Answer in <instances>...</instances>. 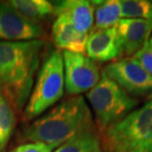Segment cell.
Here are the masks:
<instances>
[{
  "label": "cell",
  "instance_id": "1",
  "mask_svg": "<svg viewBox=\"0 0 152 152\" xmlns=\"http://www.w3.org/2000/svg\"><path fill=\"white\" fill-rule=\"evenodd\" d=\"M44 47L42 39L0 42V92L15 110L26 107Z\"/></svg>",
  "mask_w": 152,
  "mask_h": 152
},
{
  "label": "cell",
  "instance_id": "2",
  "mask_svg": "<svg viewBox=\"0 0 152 152\" xmlns=\"http://www.w3.org/2000/svg\"><path fill=\"white\" fill-rule=\"evenodd\" d=\"M96 129L90 108L82 96H72L41 115L24 129L25 140L59 147L74 136Z\"/></svg>",
  "mask_w": 152,
  "mask_h": 152
},
{
  "label": "cell",
  "instance_id": "3",
  "mask_svg": "<svg viewBox=\"0 0 152 152\" xmlns=\"http://www.w3.org/2000/svg\"><path fill=\"white\" fill-rule=\"evenodd\" d=\"M103 152H152V98L108 127Z\"/></svg>",
  "mask_w": 152,
  "mask_h": 152
},
{
  "label": "cell",
  "instance_id": "4",
  "mask_svg": "<svg viewBox=\"0 0 152 152\" xmlns=\"http://www.w3.org/2000/svg\"><path fill=\"white\" fill-rule=\"evenodd\" d=\"M64 67L60 50L48 56L38 71L37 79L27 102L24 118L33 121L56 104L64 94Z\"/></svg>",
  "mask_w": 152,
  "mask_h": 152
},
{
  "label": "cell",
  "instance_id": "5",
  "mask_svg": "<svg viewBox=\"0 0 152 152\" xmlns=\"http://www.w3.org/2000/svg\"><path fill=\"white\" fill-rule=\"evenodd\" d=\"M87 100L101 132L124 118L138 104L103 71L97 85L87 93Z\"/></svg>",
  "mask_w": 152,
  "mask_h": 152
},
{
  "label": "cell",
  "instance_id": "6",
  "mask_svg": "<svg viewBox=\"0 0 152 152\" xmlns=\"http://www.w3.org/2000/svg\"><path fill=\"white\" fill-rule=\"evenodd\" d=\"M64 87L69 95L80 96L95 87L101 78L98 64L84 53L63 51Z\"/></svg>",
  "mask_w": 152,
  "mask_h": 152
},
{
  "label": "cell",
  "instance_id": "7",
  "mask_svg": "<svg viewBox=\"0 0 152 152\" xmlns=\"http://www.w3.org/2000/svg\"><path fill=\"white\" fill-rule=\"evenodd\" d=\"M102 71L127 94L144 95L152 92V76L133 56L109 63Z\"/></svg>",
  "mask_w": 152,
  "mask_h": 152
},
{
  "label": "cell",
  "instance_id": "8",
  "mask_svg": "<svg viewBox=\"0 0 152 152\" xmlns=\"http://www.w3.org/2000/svg\"><path fill=\"white\" fill-rule=\"evenodd\" d=\"M42 36L39 22L23 16L9 2H0V42L33 41Z\"/></svg>",
  "mask_w": 152,
  "mask_h": 152
},
{
  "label": "cell",
  "instance_id": "9",
  "mask_svg": "<svg viewBox=\"0 0 152 152\" xmlns=\"http://www.w3.org/2000/svg\"><path fill=\"white\" fill-rule=\"evenodd\" d=\"M85 53L95 62L112 61L123 56L117 25L107 29H96L88 35Z\"/></svg>",
  "mask_w": 152,
  "mask_h": 152
},
{
  "label": "cell",
  "instance_id": "10",
  "mask_svg": "<svg viewBox=\"0 0 152 152\" xmlns=\"http://www.w3.org/2000/svg\"><path fill=\"white\" fill-rule=\"evenodd\" d=\"M121 53L132 56L149 42L152 33V20L121 18L117 24Z\"/></svg>",
  "mask_w": 152,
  "mask_h": 152
},
{
  "label": "cell",
  "instance_id": "11",
  "mask_svg": "<svg viewBox=\"0 0 152 152\" xmlns=\"http://www.w3.org/2000/svg\"><path fill=\"white\" fill-rule=\"evenodd\" d=\"M88 35L79 33L65 14H57L51 27V39L58 50L84 53Z\"/></svg>",
  "mask_w": 152,
  "mask_h": 152
},
{
  "label": "cell",
  "instance_id": "12",
  "mask_svg": "<svg viewBox=\"0 0 152 152\" xmlns=\"http://www.w3.org/2000/svg\"><path fill=\"white\" fill-rule=\"evenodd\" d=\"M56 5V14H65L79 33L88 35L94 25V4L86 0H67Z\"/></svg>",
  "mask_w": 152,
  "mask_h": 152
},
{
  "label": "cell",
  "instance_id": "13",
  "mask_svg": "<svg viewBox=\"0 0 152 152\" xmlns=\"http://www.w3.org/2000/svg\"><path fill=\"white\" fill-rule=\"evenodd\" d=\"M53 152H103L101 139L96 129L74 136Z\"/></svg>",
  "mask_w": 152,
  "mask_h": 152
},
{
  "label": "cell",
  "instance_id": "14",
  "mask_svg": "<svg viewBox=\"0 0 152 152\" xmlns=\"http://www.w3.org/2000/svg\"><path fill=\"white\" fill-rule=\"evenodd\" d=\"M9 3L23 16L35 22L56 14V5L47 0H12Z\"/></svg>",
  "mask_w": 152,
  "mask_h": 152
},
{
  "label": "cell",
  "instance_id": "15",
  "mask_svg": "<svg viewBox=\"0 0 152 152\" xmlns=\"http://www.w3.org/2000/svg\"><path fill=\"white\" fill-rule=\"evenodd\" d=\"M93 4L96 29L111 28L117 25L121 19V4L118 0L94 1Z\"/></svg>",
  "mask_w": 152,
  "mask_h": 152
},
{
  "label": "cell",
  "instance_id": "16",
  "mask_svg": "<svg viewBox=\"0 0 152 152\" xmlns=\"http://www.w3.org/2000/svg\"><path fill=\"white\" fill-rule=\"evenodd\" d=\"M16 124L13 107L0 93V152H5Z\"/></svg>",
  "mask_w": 152,
  "mask_h": 152
},
{
  "label": "cell",
  "instance_id": "17",
  "mask_svg": "<svg viewBox=\"0 0 152 152\" xmlns=\"http://www.w3.org/2000/svg\"><path fill=\"white\" fill-rule=\"evenodd\" d=\"M121 18L152 20V1L148 0H121L120 1Z\"/></svg>",
  "mask_w": 152,
  "mask_h": 152
},
{
  "label": "cell",
  "instance_id": "18",
  "mask_svg": "<svg viewBox=\"0 0 152 152\" xmlns=\"http://www.w3.org/2000/svg\"><path fill=\"white\" fill-rule=\"evenodd\" d=\"M56 148L57 147L54 145L45 143V142L29 141L19 145L11 152H53Z\"/></svg>",
  "mask_w": 152,
  "mask_h": 152
},
{
  "label": "cell",
  "instance_id": "19",
  "mask_svg": "<svg viewBox=\"0 0 152 152\" xmlns=\"http://www.w3.org/2000/svg\"><path fill=\"white\" fill-rule=\"evenodd\" d=\"M132 56L152 76V48L150 47L149 42H147L140 50H138Z\"/></svg>",
  "mask_w": 152,
  "mask_h": 152
},
{
  "label": "cell",
  "instance_id": "20",
  "mask_svg": "<svg viewBox=\"0 0 152 152\" xmlns=\"http://www.w3.org/2000/svg\"><path fill=\"white\" fill-rule=\"evenodd\" d=\"M149 42L150 47L152 48V36H151V37H150V39H149V42Z\"/></svg>",
  "mask_w": 152,
  "mask_h": 152
},
{
  "label": "cell",
  "instance_id": "21",
  "mask_svg": "<svg viewBox=\"0 0 152 152\" xmlns=\"http://www.w3.org/2000/svg\"><path fill=\"white\" fill-rule=\"evenodd\" d=\"M0 93H1V92H0Z\"/></svg>",
  "mask_w": 152,
  "mask_h": 152
}]
</instances>
